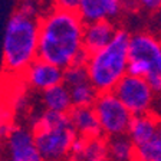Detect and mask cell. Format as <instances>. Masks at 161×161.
Masks as SVG:
<instances>
[{
  "label": "cell",
  "mask_w": 161,
  "mask_h": 161,
  "mask_svg": "<svg viewBox=\"0 0 161 161\" xmlns=\"http://www.w3.org/2000/svg\"><path fill=\"white\" fill-rule=\"evenodd\" d=\"M3 161H45L32 128L16 124L3 140Z\"/></svg>",
  "instance_id": "obj_8"
},
{
  "label": "cell",
  "mask_w": 161,
  "mask_h": 161,
  "mask_svg": "<svg viewBox=\"0 0 161 161\" xmlns=\"http://www.w3.org/2000/svg\"><path fill=\"white\" fill-rule=\"evenodd\" d=\"M161 127V119L158 114L155 112H150V114L144 115H135L131 121L130 130H128V137L132 141V144L135 147L145 144L148 140L155 135Z\"/></svg>",
  "instance_id": "obj_13"
},
{
  "label": "cell",
  "mask_w": 161,
  "mask_h": 161,
  "mask_svg": "<svg viewBox=\"0 0 161 161\" xmlns=\"http://www.w3.org/2000/svg\"><path fill=\"white\" fill-rule=\"evenodd\" d=\"M55 7L65 10H70V12H78L79 7V0H53Z\"/></svg>",
  "instance_id": "obj_22"
},
{
  "label": "cell",
  "mask_w": 161,
  "mask_h": 161,
  "mask_svg": "<svg viewBox=\"0 0 161 161\" xmlns=\"http://www.w3.org/2000/svg\"><path fill=\"white\" fill-rule=\"evenodd\" d=\"M158 117H160V119H161V109H160V112H158Z\"/></svg>",
  "instance_id": "obj_28"
},
{
  "label": "cell",
  "mask_w": 161,
  "mask_h": 161,
  "mask_svg": "<svg viewBox=\"0 0 161 161\" xmlns=\"http://www.w3.org/2000/svg\"><path fill=\"white\" fill-rule=\"evenodd\" d=\"M121 2V9H122V13H135L140 10V4H138V0H119Z\"/></svg>",
  "instance_id": "obj_23"
},
{
  "label": "cell",
  "mask_w": 161,
  "mask_h": 161,
  "mask_svg": "<svg viewBox=\"0 0 161 161\" xmlns=\"http://www.w3.org/2000/svg\"><path fill=\"white\" fill-rule=\"evenodd\" d=\"M0 161H3V160H0Z\"/></svg>",
  "instance_id": "obj_29"
},
{
  "label": "cell",
  "mask_w": 161,
  "mask_h": 161,
  "mask_svg": "<svg viewBox=\"0 0 161 161\" xmlns=\"http://www.w3.org/2000/svg\"><path fill=\"white\" fill-rule=\"evenodd\" d=\"M112 92L119 98V101L128 108V111L134 117L154 112L157 95L144 78L127 74L114 88Z\"/></svg>",
  "instance_id": "obj_7"
},
{
  "label": "cell",
  "mask_w": 161,
  "mask_h": 161,
  "mask_svg": "<svg viewBox=\"0 0 161 161\" xmlns=\"http://www.w3.org/2000/svg\"><path fill=\"white\" fill-rule=\"evenodd\" d=\"M2 155H3V140L0 138V160H2Z\"/></svg>",
  "instance_id": "obj_26"
},
{
  "label": "cell",
  "mask_w": 161,
  "mask_h": 161,
  "mask_svg": "<svg viewBox=\"0 0 161 161\" xmlns=\"http://www.w3.org/2000/svg\"><path fill=\"white\" fill-rule=\"evenodd\" d=\"M39 52V19H33L16 10L3 37V66L9 74H25L37 59Z\"/></svg>",
  "instance_id": "obj_2"
},
{
  "label": "cell",
  "mask_w": 161,
  "mask_h": 161,
  "mask_svg": "<svg viewBox=\"0 0 161 161\" xmlns=\"http://www.w3.org/2000/svg\"><path fill=\"white\" fill-rule=\"evenodd\" d=\"M138 4H140V9L154 14L161 7V0H138Z\"/></svg>",
  "instance_id": "obj_21"
},
{
  "label": "cell",
  "mask_w": 161,
  "mask_h": 161,
  "mask_svg": "<svg viewBox=\"0 0 161 161\" xmlns=\"http://www.w3.org/2000/svg\"><path fill=\"white\" fill-rule=\"evenodd\" d=\"M102 134L107 138L127 135L134 115L112 92H99L94 104Z\"/></svg>",
  "instance_id": "obj_6"
},
{
  "label": "cell",
  "mask_w": 161,
  "mask_h": 161,
  "mask_svg": "<svg viewBox=\"0 0 161 161\" xmlns=\"http://www.w3.org/2000/svg\"><path fill=\"white\" fill-rule=\"evenodd\" d=\"M78 14L85 25L101 20L114 22L122 14V9L119 0H79Z\"/></svg>",
  "instance_id": "obj_10"
},
{
  "label": "cell",
  "mask_w": 161,
  "mask_h": 161,
  "mask_svg": "<svg viewBox=\"0 0 161 161\" xmlns=\"http://www.w3.org/2000/svg\"><path fill=\"white\" fill-rule=\"evenodd\" d=\"M89 58H91V55L88 53L85 49H82L79 53L76 55V58H75L72 65H75V66H86L88 62H89Z\"/></svg>",
  "instance_id": "obj_25"
},
{
  "label": "cell",
  "mask_w": 161,
  "mask_h": 161,
  "mask_svg": "<svg viewBox=\"0 0 161 161\" xmlns=\"http://www.w3.org/2000/svg\"><path fill=\"white\" fill-rule=\"evenodd\" d=\"M118 27L111 20H101L85 25L84 30V49L89 55H94L107 47L114 39Z\"/></svg>",
  "instance_id": "obj_11"
},
{
  "label": "cell",
  "mask_w": 161,
  "mask_h": 161,
  "mask_svg": "<svg viewBox=\"0 0 161 161\" xmlns=\"http://www.w3.org/2000/svg\"><path fill=\"white\" fill-rule=\"evenodd\" d=\"M69 89H70V98H72L74 107H94L95 101H97L98 95H99V91L91 82L69 88Z\"/></svg>",
  "instance_id": "obj_17"
},
{
  "label": "cell",
  "mask_w": 161,
  "mask_h": 161,
  "mask_svg": "<svg viewBox=\"0 0 161 161\" xmlns=\"http://www.w3.org/2000/svg\"><path fill=\"white\" fill-rule=\"evenodd\" d=\"M108 160L135 161V145L128 135L108 138Z\"/></svg>",
  "instance_id": "obj_15"
},
{
  "label": "cell",
  "mask_w": 161,
  "mask_h": 161,
  "mask_svg": "<svg viewBox=\"0 0 161 161\" xmlns=\"http://www.w3.org/2000/svg\"><path fill=\"white\" fill-rule=\"evenodd\" d=\"M27 85L36 91H46L52 86L64 84V69L37 58L25 72Z\"/></svg>",
  "instance_id": "obj_9"
},
{
  "label": "cell",
  "mask_w": 161,
  "mask_h": 161,
  "mask_svg": "<svg viewBox=\"0 0 161 161\" xmlns=\"http://www.w3.org/2000/svg\"><path fill=\"white\" fill-rule=\"evenodd\" d=\"M19 12H22L23 14L29 17H33V19H39V2L37 0H22L19 6Z\"/></svg>",
  "instance_id": "obj_20"
},
{
  "label": "cell",
  "mask_w": 161,
  "mask_h": 161,
  "mask_svg": "<svg viewBox=\"0 0 161 161\" xmlns=\"http://www.w3.org/2000/svg\"><path fill=\"white\" fill-rule=\"evenodd\" d=\"M30 128L45 161H69L70 147L78 137L69 115L45 109L36 117Z\"/></svg>",
  "instance_id": "obj_4"
},
{
  "label": "cell",
  "mask_w": 161,
  "mask_h": 161,
  "mask_svg": "<svg viewBox=\"0 0 161 161\" xmlns=\"http://www.w3.org/2000/svg\"><path fill=\"white\" fill-rule=\"evenodd\" d=\"M85 23L78 12L53 7L39 19L37 58L60 69L72 66L84 49Z\"/></svg>",
  "instance_id": "obj_1"
},
{
  "label": "cell",
  "mask_w": 161,
  "mask_h": 161,
  "mask_svg": "<svg viewBox=\"0 0 161 161\" xmlns=\"http://www.w3.org/2000/svg\"><path fill=\"white\" fill-rule=\"evenodd\" d=\"M131 33L118 29L111 43L91 55L86 65L89 80L99 92H109L128 74Z\"/></svg>",
  "instance_id": "obj_3"
},
{
  "label": "cell",
  "mask_w": 161,
  "mask_h": 161,
  "mask_svg": "<svg viewBox=\"0 0 161 161\" xmlns=\"http://www.w3.org/2000/svg\"><path fill=\"white\" fill-rule=\"evenodd\" d=\"M86 82H91L86 66H75V65H72V66L66 68L64 70V84L68 88H74L78 86V85L86 84Z\"/></svg>",
  "instance_id": "obj_19"
},
{
  "label": "cell",
  "mask_w": 161,
  "mask_h": 161,
  "mask_svg": "<svg viewBox=\"0 0 161 161\" xmlns=\"http://www.w3.org/2000/svg\"><path fill=\"white\" fill-rule=\"evenodd\" d=\"M108 158V138L101 135L95 138H86L84 154L80 155L78 161L82 160H101Z\"/></svg>",
  "instance_id": "obj_18"
},
{
  "label": "cell",
  "mask_w": 161,
  "mask_h": 161,
  "mask_svg": "<svg viewBox=\"0 0 161 161\" xmlns=\"http://www.w3.org/2000/svg\"><path fill=\"white\" fill-rule=\"evenodd\" d=\"M68 115L79 137L95 138L104 135L94 107H74Z\"/></svg>",
  "instance_id": "obj_12"
},
{
  "label": "cell",
  "mask_w": 161,
  "mask_h": 161,
  "mask_svg": "<svg viewBox=\"0 0 161 161\" xmlns=\"http://www.w3.org/2000/svg\"><path fill=\"white\" fill-rule=\"evenodd\" d=\"M151 27H153V33L158 35L161 37V7L153 14V23H151Z\"/></svg>",
  "instance_id": "obj_24"
},
{
  "label": "cell",
  "mask_w": 161,
  "mask_h": 161,
  "mask_svg": "<svg viewBox=\"0 0 161 161\" xmlns=\"http://www.w3.org/2000/svg\"><path fill=\"white\" fill-rule=\"evenodd\" d=\"M128 75L144 78L155 95H161V37L151 30L131 35Z\"/></svg>",
  "instance_id": "obj_5"
},
{
  "label": "cell",
  "mask_w": 161,
  "mask_h": 161,
  "mask_svg": "<svg viewBox=\"0 0 161 161\" xmlns=\"http://www.w3.org/2000/svg\"><path fill=\"white\" fill-rule=\"evenodd\" d=\"M82 161H109L108 158H101V160H82Z\"/></svg>",
  "instance_id": "obj_27"
},
{
  "label": "cell",
  "mask_w": 161,
  "mask_h": 161,
  "mask_svg": "<svg viewBox=\"0 0 161 161\" xmlns=\"http://www.w3.org/2000/svg\"><path fill=\"white\" fill-rule=\"evenodd\" d=\"M135 161H161V127L151 140L135 147Z\"/></svg>",
  "instance_id": "obj_16"
},
{
  "label": "cell",
  "mask_w": 161,
  "mask_h": 161,
  "mask_svg": "<svg viewBox=\"0 0 161 161\" xmlns=\"http://www.w3.org/2000/svg\"><path fill=\"white\" fill-rule=\"evenodd\" d=\"M42 104L46 111L59 112V114H69L74 108L70 89L65 84H59L42 92Z\"/></svg>",
  "instance_id": "obj_14"
}]
</instances>
